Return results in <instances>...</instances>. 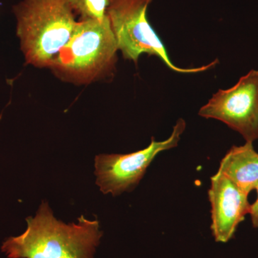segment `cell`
<instances>
[{
    "instance_id": "obj_1",
    "label": "cell",
    "mask_w": 258,
    "mask_h": 258,
    "mask_svg": "<svg viewBox=\"0 0 258 258\" xmlns=\"http://www.w3.org/2000/svg\"><path fill=\"white\" fill-rule=\"evenodd\" d=\"M26 222L22 235L9 237L2 245L8 258H94L103 234L98 220L83 215L78 223L57 220L45 201Z\"/></svg>"
},
{
    "instance_id": "obj_2",
    "label": "cell",
    "mask_w": 258,
    "mask_h": 258,
    "mask_svg": "<svg viewBox=\"0 0 258 258\" xmlns=\"http://www.w3.org/2000/svg\"><path fill=\"white\" fill-rule=\"evenodd\" d=\"M13 11L27 63L52 67L78 23L71 0H23Z\"/></svg>"
},
{
    "instance_id": "obj_3",
    "label": "cell",
    "mask_w": 258,
    "mask_h": 258,
    "mask_svg": "<svg viewBox=\"0 0 258 258\" xmlns=\"http://www.w3.org/2000/svg\"><path fill=\"white\" fill-rule=\"evenodd\" d=\"M118 50L108 16L81 20L51 68L80 82H91L114 68Z\"/></svg>"
},
{
    "instance_id": "obj_4",
    "label": "cell",
    "mask_w": 258,
    "mask_h": 258,
    "mask_svg": "<svg viewBox=\"0 0 258 258\" xmlns=\"http://www.w3.org/2000/svg\"><path fill=\"white\" fill-rule=\"evenodd\" d=\"M152 0H110L107 16L123 57L137 63L140 55H155L169 69L180 74H195L212 69L214 62L196 69H181L174 66L164 44L147 20L148 7Z\"/></svg>"
},
{
    "instance_id": "obj_5",
    "label": "cell",
    "mask_w": 258,
    "mask_h": 258,
    "mask_svg": "<svg viewBox=\"0 0 258 258\" xmlns=\"http://www.w3.org/2000/svg\"><path fill=\"white\" fill-rule=\"evenodd\" d=\"M186 128L182 118L176 121L169 138L157 142L154 137L145 149L126 154H100L95 158L96 185L104 195L113 197L132 191L142 179L147 168L158 154L177 147Z\"/></svg>"
},
{
    "instance_id": "obj_6",
    "label": "cell",
    "mask_w": 258,
    "mask_h": 258,
    "mask_svg": "<svg viewBox=\"0 0 258 258\" xmlns=\"http://www.w3.org/2000/svg\"><path fill=\"white\" fill-rule=\"evenodd\" d=\"M200 116L223 122L246 142L258 139V71L252 70L237 84L219 90L199 111Z\"/></svg>"
},
{
    "instance_id": "obj_7",
    "label": "cell",
    "mask_w": 258,
    "mask_h": 258,
    "mask_svg": "<svg viewBox=\"0 0 258 258\" xmlns=\"http://www.w3.org/2000/svg\"><path fill=\"white\" fill-rule=\"evenodd\" d=\"M208 195L212 207V235L216 242H228L245 215L250 213L248 195L217 171L211 177Z\"/></svg>"
},
{
    "instance_id": "obj_8",
    "label": "cell",
    "mask_w": 258,
    "mask_h": 258,
    "mask_svg": "<svg viewBox=\"0 0 258 258\" xmlns=\"http://www.w3.org/2000/svg\"><path fill=\"white\" fill-rule=\"evenodd\" d=\"M219 172L249 195L258 186V154L252 143L232 147L220 162Z\"/></svg>"
},
{
    "instance_id": "obj_9",
    "label": "cell",
    "mask_w": 258,
    "mask_h": 258,
    "mask_svg": "<svg viewBox=\"0 0 258 258\" xmlns=\"http://www.w3.org/2000/svg\"><path fill=\"white\" fill-rule=\"evenodd\" d=\"M75 13L81 20H101L107 16L110 0H71Z\"/></svg>"
},
{
    "instance_id": "obj_10",
    "label": "cell",
    "mask_w": 258,
    "mask_h": 258,
    "mask_svg": "<svg viewBox=\"0 0 258 258\" xmlns=\"http://www.w3.org/2000/svg\"><path fill=\"white\" fill-rule=\"evenodd\" d=\"M257 198L255 203L251 205V220H252V226L254 228H258V186L257 188Z\"/></svg>"
},
{
    "instance_id": "obj_11",
    "label": "cell",
    "mask_w": 258,
    "mask_h": 258,
    "mask_svg": "<svg viewBox=\"0 0 258 258\" xmlns=\"http://www.w3.org/2000/svg\"><path fill=\"white\" fill-rule=\"evenodd\" d=\"M2 118V115H0V120H1Z\"/></svg>"
}]
</instances>
